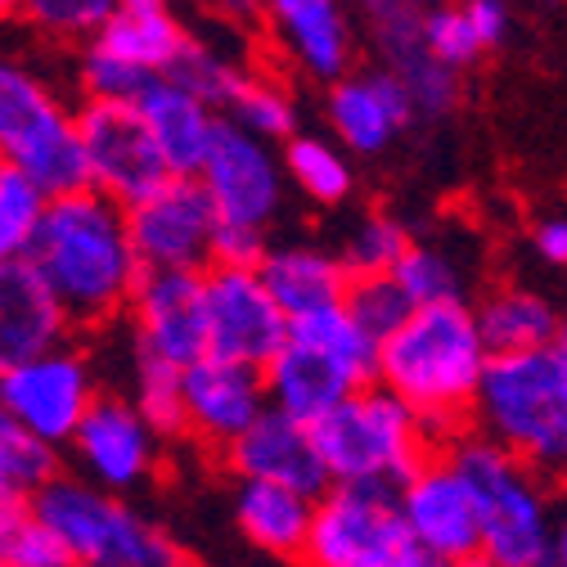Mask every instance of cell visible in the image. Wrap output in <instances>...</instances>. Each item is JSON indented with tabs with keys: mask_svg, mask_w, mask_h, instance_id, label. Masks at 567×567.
I'll return each instance as SVG.
<instances>
[{
	"mask_svg": "<svg viewBox=\"0 0 567 567\" xmlns=\"http://www.w3.org/2000/svg\"><path fill=\"white\" fill-rule=\"evenodd\" d=\"M23 261L37 270L73 333L117 324L140 279V261L126 239V212L95 189L50 198Z\"/></svg>",
	"mask_w": 567,
	"mask_h": 567,
	"instance_id": "6da1fadb",
	"label": "cell"
},
{
	"mask_svg": "<svg viewBox=\"0 0 567 567\" xmlns=\"http://www.w3.org/2000/svg\"><path fill=\"white\" fill-rule=\"evenodd\" d=\"M486 347L468 302L414 307L374 347V388L396 396L437 442L468 429Z\"/></svg>",
	"mask_w": 567,
	"mask_h": 567,
	"instance_id": "7a4b0ae2",
	"label": "cell"
},
{
	"mask_svg": "<svg viewBox=\"0 0 567 567\" xmlns=\"http://www.w3.org/2000/svg\"><path fill=\"white\" fill-rule=\"evenodd\" d=\"M437 446L477 501V567H567V532L545 477L473 429H460Z\"/></svg>",
	"mask_w": 567,
	"mask_h": 567,
	"instance_id": "3957f363",
	"label": "cell"
},
{
	"mask_svg": "<svg viewBox=\"0 0 567 567\" xmlns=\"http://www.w3.org/2000/svg\"><path fill=\"white\" fill-rule=\"evenodd\" d=\"M468 429L536 477H558L567 460V347L486 357Z\"/></svg>",
	"mask_w": 567,
	"mask_h": 567,
	"instance_id": "277c9868",
	"label": "cell"
},
{
	"mask_svg": "<svg viewBox=\"0 0 567 567\" xmlns=\"http://www.w3.org/2000/svg\"><path fill=\"white\" fill-rule=\"evenodd\" d=\"M374 347L342 307L289 320V338L261 370L266 405L311 429L351 392L374 383Z\"/></svg>",
	"mask_w": 567,
	"mask_h": 567,
	"instance_id": "5b68a950",
	"label": "cell"
},
{
	"mask_svg": "<svg viewBox=\"0 0 567 567\" xmlns=\"http://www.w3.org/2000/svg\"><path fill=\"white\" fill-rule=\"evenodd\" d=\"M311 442L324 464L329 486H379L396 491L423 460L437 451V437L383 388H361L311 423Z\"/></svg>",
	"mask_w": 567,
	"mask_h": 567,
	"instance_id": "8992f818",
	"label": "cell"
},
{
	"mask_svg": "<svg viewBox=\"0 0 567 567\" xmlns=\"http://www.w3.org/2000/svg\"><path fill=\"white\" fill-rule=\"evenodd\" d=\"M32 514L59 540L68 563L86 567H194L176 540L140 518L122 495H109L78 473H54L37 495Z\"/></svg>",
	"mask_w": 567,
	"mask_h": 567,
	"instance_id": "52a82bcc",
	"label": "cell"
},
{
	"mask_svg": "<svg viewBox=\"0 0 567 567\" xmlns=\"http://www.w3.org/2000/svg\"><path fill=\"white\" fill-rule=\"evenodd\" d=\"M0 167L28 176L45 198L86 189L78 113L32 63L0 54Z\"/></svg>",
	"mask_w": 567,
	"mask_h": 567,
	"instance_id": "ba28073f",
	"label": "cell"
},
{
	"mask_svg": "<svg viewBox=\"0 0 567 567\" xmlns=\"http://www.w3.org/2000/svg\"><path fill=\"white\" fill-rule=\"evenodd\" d=\"M307 567H410L419 554L396 514V495L379 486H329L311 505L298 554Z\"/></svg>",
	"mask_w": 567,
	"mask_h": 567,
	"instance_id": "9c48e42d",
	"label": "cell"
},
{
	"mask_svg": "<svg viewBox=\"0 0 567 567\" xmlns=\"http://www.w3.org/2000/svg\"><path fill=\"white\" fill-rule=\"evenodd\" d=\"M95 396H100L95 361L73 338L41 351L37 361L0 374V410L23 437L41 442L45 451L73 442Z\"/></svg>",
	"mask_w": 567,
	"mask_h": 567,
	"instance_id": "30bf717a",
	"label": "cell"
},
{
	"mask_svg": "<svg viewBox=\"0 0 567 567\" xmlns=\"http://www.w3.org/2000/svg\"><path fill=\"white\" fill-rule=\"evenodd\" d=\"M194 181L212 207V221L226 230L270 235L284 212V198H289L279 150L230 122H221L212 135V150L203 154Z\"/></svg>",
	"mask_w": 567,
	"mask_h": 567,
	"instance_id": "8fae6325",
	"label": "cell"
},
{
	"mask_svg": "<svg viewBox=\"0 0 567 567\" xmlns=\"http://www.w3.org/2000/svg\"><path fill=\"white\" fill-rule=\"evenodd\" d=\"M396 514L419 558L477 567V501L451 468L442 446L423 460L396 491Z\"/></svg>",
	"mask_w": 567,
	"mask_h": 567,
	"instance_id": "7c38bea8",
	"label": "cell"
},
{
	"mask_svg": "<svg viewBox=\"0 0 567 567\" xmlns=\"http://www.w3.org/2000/svg\"><path fill=\"white\" fill-rule=\"evenodd\" d=\"M131 351L172 370H189L207 357V311L198 270H140L122 311Z\"/></svg>",
	"mask_w": 567,
	"mask_h": 567,
	"instance_id": "4fadbf2b",
	"label": "cell"
},
{
	"mask_svg": "<svg viewBox=\"0 0 567 567\" xmlns=\"http://www.w3.org/2000/svg\"><path fill=\"white\" fill-rule=\"evenodd\" d=\"M78 145L86 189L104 194L117 207H131L167 181V167L154 140L140 122L135 104H82L78 109Z\"/></svg>",
	"mask_w": 567,
	"mask_h": 567,
	"instance_id": "5bb4252c",
	"label": "cell"
},
{
	"mask_svg": "<svg viewBox=\"0 0 567 567\" xmlns=\"http://www.w3.org/2000/svg\"><path fill=\"white\" fill-rule=\"evenodd\" d=\"M126 239L140 270H207L212 266V207L194 176H167L154 194L122 207Z\"/></svg>",
	"mask_w": 567,
	"mask_h": 567,
	"instance_id": "9a60e30c",
	"label": "cell"
},
{
	"mask_svg": "<svg viewBox=\"0 0 567 567\" xmlns=\"http://www.w3.org/2000/svg\"><path fill=\"white\" fill-rule=\"evenodd\" d=\"M203 311H207V357L257 370V374L270 365L284 338H289V320L279 316V307L261 289L257 270L207 266Z\"/></svg>",
	"mask_w": 567,
	"mask_h": 567,
	"instance_id": "2e32d148",
	"label": "cell"
},
{
	"mask_svg": "<svg viewBox=\"0 0 567 567\" xmlns=\"http://www.w3.org/2000/svg\"><path fill=\"white\" fill-rule=\"evenodd\" d=\"M163 446L167 442L117 392H100L82 419V429L73 433V442H68L78 477L109 491V495L154 482L158 464H163Z\"/></svg>",
	"mask_w": 567,
	"mask_h": 567,
	"instance_id": "e0dca14e",
	"label": "cell"
},
{
	"mask_svg": "<svg viewBox=\"0 0 567 567\" xmlns=\"http://www.w3.org/2000/svg\"><path fill=\"white\" fill-rule=\"evenodd\" d=\"M266 388L257 370L203 357L189 370H181V419L185 437H194L207 451H226L239 433L266 414Z\"/></svg>",
	"mask_w": 567,
	"mask_h": 567,
	"instance_id": "ac0fdd59",
	"label": "cell"
},
{
	"mask_svg": "<svg viewBox=\"0 0 567 567\" xmlns=\"http://www.w3.org/2000/svg\"><path fill=\"white\" fill-rule=\"evenodd\" d=\"M324 117H329V140L351 158H379L392 140L414 122V109L405 100V91L383 73V68H351L347 78H338L329 86L324 100Z\"/></svg>",
	"mask_w": 567,
	"mask_h": 567,
	"instance_id": "d6986e66",
	"label": "cell"
},
{
	"mask_svg": "<svg viewBox=\"0 0 567 567\" xmlns=\"http://www.w3.org/2000/svg\"><path fill=\"white\" fill-rule=\"evenodd\" d=\"M230 473H239V482H266V486H284V491H298L307 501L329 491L324 464L316 455L311 429L279 410H266L248 433H239L226 451Z\"/></svg>",
	"mask_w": 567,
	"mask_h": 567,
	"instance_id": "ffe728a7",
	"label": "cell"
},
{
	"mask_svg": "<svg viewBox=\"0 0 567 567\" xmlns=\"http://www.w3.org/2000/svg\"><path fill=\"white\" fill-rule=\"evenodd\" d=\"M279 54L316 82H338L357 68V28L342 0H266Z\"/></svg>",
	"mask_w": 567,
	"mask_h": 567,
	"instance_id": "44dd1931",
	"label": "cell"
},
{
	"mask_svg": "<svg viewBox=\"0 0 567 567\" xmlns=\"http://www.w3.org/2000/svg\"><path fill=\"white\" fill-rule=\"evenodd\" d=\"M365 37L374 50V68H383V73L405 91L414 117L419 113L442 117L460 104V73L442 68L429 50H423L419 14H401V10L365 14Z\"/></svg>",
	"mask_w": 567,
	"mask_h": 567,
	"instance_id": "7402d4cb",
	"label": "cell"
},
{
	"mask_svg": "<svg viewBox=\"0 0 567 567\" xmlns=\"http://www.w3.org/2000/svg\"><path fill=\"white\" fill-rule=\"evenodd\" d=\"M257 279L284 320H302V316L342 307V293L351 284L342 261L333 257V248L311 244V239L266 244V252L257 261Z\"/></svg>",
	"mask_w": 567,
	"mask_h": 567,
	"instance_id": "603a6c76",
	"label": "cell"
},
{
	"mask_svg": "<svg viewBox=\"0 0 567 567\" xmlns=\"http://www.w3.org/2000/svg\"><path fill=\"white\" fill-rule=\"evenodd\" d=\"M68 320L28 261H0V374L68 342Z\"/></svg>",
	"mask_w": 567,
	"mask_h": 567,
	"instance_id": "cb8c5ba5",
	"label": "cell"
},
{
	"mask_svg": "<svg viewBox=\"0 0 567 567\" xmlns=\"http://www.w3.org/2000/svg\"><path fill=\"white\" fill-rule=\"evenodd\" d=\"M135 113L145 122L167 176H194L203 154L212 150V135L221 126L217 113H212L198 95H189L185 86H176L172 78L150 82L145 95L135 100Z\"/></svg>",
	"mask_w": 567,
	"mask_h": 567,
	"instance_id": "d4e9b609",
	"label": "cell"
},
{
	"mask_svg": "<svg viewBox=\"0 0 567 567\" xmlns=\"http://www.w3.org/2000/svg\"><path fill=\"white\" fill-rule=\"evenodd\" d=\"M477 338L486 357H514V351H536L563 342L558 307L527 284H495L477 302H468Z\"/></svg>",
	"mask_w": 567,
	"mask_h": 567,
	"instance_id": "484cf974",
	"label": "cell"
},
{
	"mask_svg": "<svg viewBox=\"0 0 567 567\" xmlns=\"http://www.w3.org/2000/svg\"><path fill=\"white\" fill-rule=\"evenodd\" d=\"M91 45H100L104 54L122 59L126 68H135V73H145V78H167L172 68L181 63L189 37L172 19L167 6H145V10H117L95 32Z\"/></svg>",
	"mask_w": 567,
	"mask_h": 567,
	"instance_id": "4316f807",
	"label": "cell"
},
{
	"mask_svg": "<svg viewBox=\"0 0 567 567\" xmlns=\"http://www.w3.org/2000/svg\"><path fill=\"white\" fill-rule=\"evenodd\" d=\"M460 239H410L401 261L392 266V284L405 293L410 307H446L473 298V261H464Z\"/></svg>",
	"mask_w": 567,
	"mask_h": 567,
	"instance_id": "83f0119b",
	"label": "cell"
},
{
	"mask_svg": "<svg viewBox=\"0 0 567 567\" xmlns=\"http://www.w3.org/2000/svg\"><path fill=\"white\" fill-rule=\"evenodd\" d=\"M311 505L316 501H307L298 491L266 486V482H239L235 518H239V532L257 549H266L275 558H298L307 527H311Z\"/></svg>",
	"mask_w": 567,
	"mask_h": 567,
	"instance_id": "f1b7e54d",
	"label": "cell"
},
{
	"mask_svg": "<svg viewBox=\"0 0 567 567\" xmlns=\"http://www.w3.org/2000/svg\"><path fill=\"white\" fill-rule=\"evenodd\" d=\"M279 167H284V185L316 207H342L351 194H357L351 158L329 135H311V131L289 135L279 145Z\"/></svg>",
	"mask_w": 567,
	"mask_h": 567,
	"instance_id": "f546056e",
	"label": "cell"
},
{
	"mask_svg": "<svg viewBox=\"0 0 567 567\" xmlns=\"http://www.w3.org/2000/svg\"><path fill=\"white\" fill-rule=\"evenodd\" d=\"M221 122H230V126H239V131H248V135H257V140H266V145L279 150L289 135H298V100L279 78H261L248 68V78L239 82Z\"/></svg>",
	"mask_w": 567,
	"mask_h": 567,
	"instance_id": "4dcf8cb0",
	"label": "cell"
},
{
	"mask_svg": "<svg viewBox=\"0 0 567 567\" xmlns=\"http://www.w3.org/2000/svg\"><path fill=\"white\" fill-rule=\"evenodd\" d=\"M410 230L392 212H365L361 221H351V230L342 235V244L333 248V257L342 261L347 279H374V275H392V266L401 261V252L410 248Z\"/></svg>",
	"mask_w": 567,
	"mask_h": 567,
	"instance_id": "1f68e13d",
	"label": "cell"
},
{
	"mask_svg": "<svg viewBox=\"0 0 567 567\" xmlns=\"http://www.w3.org/2000/svg\"><path fill=\"white\" fill-rule=\"evenodd\" d=\"M126 401L135 405V414L145 419L163 442L185 437V419H181V370L131 351V396Z\"/></svg>",
	"mask_w": 567,
	"mask_h": 567,
	"instance_id": "d6a6232c",
	"label": "cell"
},
{
	"mask_svg": "<svg viewBox=\"0 0 567 567\" xmlns=\"http://www.w3.org/2000/svg\"><path fill=\"white\" fill-rule=\"evenodd\" d=\"M50 198L19 172L0 167V261H23Z\"/></svg>",
	"mask_w": 567,
	"mask_h": 567,
	"instance_id": "836d02e7",
	"label": "cell"
},
{
	"mask_svg": "<svg viewBox=\"0 0 567 567\" xmlns=\"http://www.w3.org/2000/svg\"><path fill=\"white\" fill-rule=\"evenodd\" d=\"M176 86H185L189 95H198L212 113H226V104L235 100V91H239V82L248 78V68L244 63H235V59H226V54H217V50H207V45H198V41H189L185 45V54H181V63L167 73Z\"/></svg>",
	"mask_w": 567,
	"mask_h": 567,
	"instance_id": "e575fe53",
	"label": "cell"
},
{
	"mask_svg": "<svg viewBox=\"0 0 567 567\" xmlns=\"http://www.w3.org/2000/svg\"><path fill=\"white\" fill-rule=\"evenodd\" d=\"M0 567H73L32 505H0Z\"/></svg>",
	"mask_w": 567,
	"mask_h": 567,
	"instance_id": "d590c367",
	"label": "cell"
},
{
	"mask_svg": "<svg viewBox=\"0 0 567 567\" xmlns=\"http://www.w3.org/2000/svg\"><path fill=\"white\" fill-rule=\"evenodd\" d=\"M14 14L59 41H95V32L117 14V0H19Z\"/></svg>",
	"mask_w": 567,
	"mask_h": 567,
	"instance_id": "8d00e7d4",
	"label": "cell"
},
{
	"mask_svg": "<svg viewBox=\"0 0 567 567\" xmlns=\"http://www.w3.org/2000/svg\"><path fill=\"white\" fill-rule=\"evenodd\" d=\"M419 37H423V50L442 68H451V73H464V68H473L486 54V45L477 41L473 23L460 10V0H446V6L419 14Z\"/></svg>",
	"mask_w": 567,
	"mask_h": 567,
	"instance_id": "74e56055",
	"label": "cell"
},
{
	"mask_svg": "<svg viewBox=\"0 0 567 567\" xmlns=\"http://www.w3.org/2000/svg\"><path fill=\"white\" fill-rule=\"evenodd\" d=\"M54 473H59L54 451H45L23 433H10L0 442V505H28Z\"/></svg>",
	"mask_w": 567,
	"mask_h": 567,
	"instance_id": "f35d334b",
	"label": "cell"
},
{
	"mask_svg": "<svg viewBox=\"0 0 567 567\" xmlns=\"http://www.w3.org/2000/svg\"><path fill=\"white\" fill-rule=\"evenodd\" d=\"M342 311L357 320V329H365L374 342H383L414 307L405 302V293L392 284V275H374V279H351L347 284Z\"/></svg>",
	"mask_w": 567,
	"mask_h": 567,
	"instance_id": "ab89813d",
	"label": "cell"
},
{
	"mask_svg": "<svg viewBox=\"0 0 567 567\" xmlns=\"http://www.w3.org/2000/svg\"><path fill=\"white\" fill-rule=\"evenodd\" d=\"M78 82H82L86 104H135L140 95H145V86L158 82V78L135 73V68H126L122 59H113L100 45L86 41V50L78 59Z\"/></svg>",
	"mask_w": 567,
	"mask_h": 567,
	"instance_id": "60d3db41",
	"label": "cell"
},
{
	"mask_svg": "<svg viewBox=\"0 0 567 567\" xmlns=\"http://www.w3.org/2000/svg\"><path fill=\"white\" fill-rule=\"evenodd\" d=\"M460 10H464V19L473 23V32H477V41L486 50L505 45V37L514 28V6L509 0H460Z\"/></svg>",
	"mask_w": 567,
	"mask_h": 567,
	"instance_id": "b9f144b4",
	"label": "cell"
},
{
	"mask_svg": "<svg viewBox=\"0 0 567 567\" xmlns=\"http://www.w3.org/2000/svg\"><path fill=\"white\" fill-rule=\"evenodd\" d=\"M527 244H532V252H536L545 266H563V261H567V226H563V217H540V221L532 226Z\"/></svg>",
	"mask_w": 567,
	"mask_h": 567,
	"instance_id": "7bdbcfd3",
	"label": "cell"
},
{
	"mask_svg": "<svg viewBox=\"0 0 567 567\" xmlns=\"http://www.w3.org/2000/svg\"><path fill=\"white\" fill-rule=\"evenodd\" d=\"M365 14H379V10H401V14H429L437 6H446V0H361Z\"/></svg>",
	"mask_w": 567,
	"mask_h": 567,
	"instance_id": "ee69618b",
	"label": "cell"
},
{
	"mask_svg": "<svg viewBox=\"0 0 567 567\" xmlns=\"http://www.w3.org/2000/svg\"><path fill=\"white\" fill-rule=\"evenodd\" d=\"M145 6H163V0H117V10H145Z\"/></svg>",
	"mask_w": 567,
	"mask_h": 567,
	"instance_id": "f6af8a7d",
	"label": "cell"
},
{
	"mask_svg": "<svg viewBox=\"0 0 567 567\" xmlns=\"http://www.w3.org/2000/svg\"><path fill=\"white\" fill-rule=\"evenodd\" d=\"M10 433H19V429H14V423H10V419H6V410H0V442H6V437H10Z\"/></svg>",
	"mask_w": 567,
	"mask_h": 567,
	"instance_id": "bcb514c9",
	"label": "cell"
},
{
	"mask_svg": "<svg viewBox=\"0 0 567 567\" xmlns=\"http://www.w3.org/2000/svg\"><path fill=\"white\" fill-rule=\"evenodd\" d=\"M19 10V0H0V19H10Z\"/></svg>",
	"mask_w": 567,
	"mask_h": 567,
	"instance_id": "7dc6e473",
	"label": "cell"
},
{
	"mask_svg": "<svg viewBox=\"0 0 567 567\" xmlns=\"http://www.w3.org/2000/svg\"><path fill=\"white\" fill-rule=\"evenodd\" d=\"M410 567H451V563H429V558H414Z\"/></svg>",
	"mask_w": 567,
	"mask_h": 567,
	"instance_id": "c3c4849f",
	"label": "cell"
},
{
	"mask_svg": "<svg viewBox=\"0 0 567 567\" xmlns=\"http://www.w3.org/2000/svg\"><path fill=\"white\" fill-rule=\"evenodd\" d=\"M73 567H86V563H73Z\"/></svg>",
	"mask_w": 567,
	"mask_h": 567,
	"instance_id": "681fc988",
	"label": "cell"
}]
</instances>
